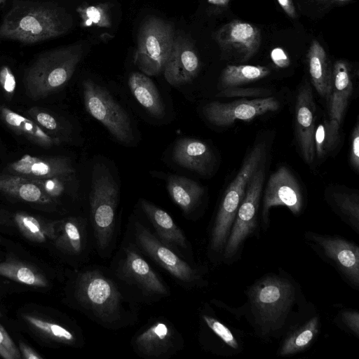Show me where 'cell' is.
<instances>
[{
	"instance_id": "cell-1",
	"label": "cell",
	"mask_w": 359,
	"mask_h": 359,
	"mask_svg": "<svg viewBox=\"0 0 359 359\" xmlns=\"http://www.w3.org/2000/svg\"><path fill=\"white\" fill-rule=\"evenodd\" d=\"M69 28L67 15L51 4L14 1L0 25V40L35 43L60 36Z\"/></svg>"
},
{
	"instance_id": "cell-2",
	"label": "cell",
	"mask_w": 359,
	"mask_h": 359,
	"mask_svg": "<svg viewBox=\"0 0 359 359\" xmlns=\"http://www.w3.org/2000/svg\"><path fill=\"white\" fill-rule=\"evenodd\" d=\"M248 295L255 323L263 334H270L285 326L294 302L296 289L289 279L268 275L257 280Z\"/></svg>"
},
{
	"instance_id": "cell-3",
	"label": "cell",
	"mask_w": 359,
	"mask_h": 359,
	"mask_svg": "<svg viewBox=\"0 0 359 359\" xmlns=\"http://www.w3.org/2000/svg\"><path fill=\"white\" fill-rule=\"evenodd\" d=\"M264 156V144H257L226 190L212 229L210 249L213 252H223L248 182Z\"/></svg>"
},
{
	"instance_id": "cell-4",
	"label": "cell",
	"mask_w": 359,
	"mask_h": 359,
	"mask_svg": "<svg viewBox=\"0 0 359 359\" xmlns=\"http://www.w3.org/2000/svg\"><path fill=\"white\" fill-rule=\"evenodd\" d=\"M174 27L156 17L148 18L142 25L137 38L134 62L147 76H156L163 72L171 53Z\"/></svg>"
},
{
	"instance_id": "cell-5",
	"label": "cell",
	"mask_w": 359,
	"mask_h": 359,
	"mask_svg": "<svg viewBox=\"0 0 359 359\" xmlns=\"http://www.w3.org/2000/svg\"><path fill=\"white\" fill-rule=\"evenodd\" d=\"M82 45L48 50L40 55L27 73V83L38 90H55L72 77L82 57Z\"/></svg>"
},
{
	"instance_id": "cell-6",
	"label": "cell",
	"mask_w": 359,
	"mask_h": 359,
	"mask_svg": "<svg viewBox=\"0 0 359 359\" xmlns=\"http://www.w3.org/2000/svg\"><path fill=\"white\" fill-rule=\"evenodd\" d=\"M83 90L87 112L121 144H131L134 135L130 119L124 109L106 89L90 79L83 81Z\"/></svg>"
},
{
	"instance_id": "cell-7",
	"label": "cell",
	"mask_w": 359,
	"mask_h": 359,
	"mask_svg": "<svg viewBox=\"0 0 359 359\" xmlns=\"http://www.w3.org/2000/svg\"><path fill=\"white\" fill-rule=\"evenodd\" d=\"M78 301L104 323L117 320L121 314V296L114 283L98 271L81 273L76 284Z\"/></svg>"
},
{
	"instance_id": "cell-8",
	"label": "cell",
	"mask_w": 359,
	"mask_h": 359,
	"mask_svg": "<svg viewBox=\"0 0 359 359\" xmlns=\"http://www.w3.org/2000/svg\"><path fill=\"white\" fill-rule=\"evenodd\" d=\"M264 180V169L258 167L248 182L223 251L224 258L227 262L236 259L245 240L253 235L257 229Z\"/></svg>"
},
{
	"instance_id": "cell-9",
	"label": "cell",
	"mask_w": 359,
	"mask_h": 359,
	"mask_svg": "<svg viewBox=\"0 0 359 359\" xmlns=\"http://www.w3.org/2000/svg\"><path fill=\"white\" fill-rule=\"evenodd\" d=\"M118 196V188L109 175L94 177L90 194V217L100 249L107 248L111 240Z\"/></svg>"
},
{
	"instance_id": "cell-10",
	"label": "cell",
	"mask_w": 359,
	"mask_h": 359,
	"mask_svg": "<svg viewBox=\"0 0 359 359\" xmlns=\"http://www.w3.org/2000/svg\"><path fill=\"white\" fill-rule=\"evenodd\" d=\"M305 238L315 250L330 262L355 289L359 287V248L339 236L323 235L311 231Z\"/></svg>"
},
{
	"instance_id": "cell-11",
	"label": "cell",
	"mask_w": 359,
	"mask_h": 359,
	"mask_svg": "<svg viewBox=\"0 0 359 359\" xmlns=\"http://www.w3.org/2000/svg\"><path fill=\"white\" fill-rule=\"evenodd\" d=\"M303 196L297 181L285 166L273 173L266 185L262 212V229L266 231L269 223V210L274 206L287 207L294 215H299L303 208Z\"/></svg>"
},
{
	"instance_id": "cell-12",
	"label": "cell",
	"mask_w": 359,
	"mask_h": 359,
	"mask_svg": "<svg viewBox=\"0 0 359 359\" xmlns=\"http://www.w3.org/2000/svg\"><path fill=\"white\" fill-rule=\"evenodd\" d=\"M278 101L273 97L251 100H242L231 102H211L203 109L207 120L217 126H227L236 120L250 121L269 111L279 108Z\"/></svg>"
},
{
	"instance_id": "cell-13",
	"label": "cell",
	"mask_w": 359,
	"mask_h": 359,
	"mask_svg": "<svg viewBox=\"0 0 359 359\" xmlns=\"http://www.w3.org/2000/svg\"><path fill=\"white\" fill-rule=\"evenodd\" d=\"M135 235L141 248L175 278L188 284L198 281L200 276L195 269L139 222L135 224Z\"/></svg>"
},
{
	"instance_id": "cell-14",
	"label": "cell",
	"mask_w": 359,
	"mask_h": 359,
	"mask_svg": "<svg viewBox=\"0 0 359 359\" xmlns=\"http://www.w3.org/2000/svg\"><path fill=\"white\" fill-rule=\"evenodd\" d=\"M215 39L226 58L245 62L258 50L261 34L255 25L234 20L217 30Z\"/></svg>"
},
{
	"instance_id": "cell-15",
	"label": "cell",
	"mask_w": 359,
	"mask_h": 359,
	"mask_svg": "<svg viewBox=\"0 0 359 359\" xmlns=\"http://www.w3.org/2000/svg\"><path fill=\"white\" fill-rule=\"evenodd\" d=\"M199 69V58L192 43L182 35L175 36L163 69L168 83L175 87L186 84L196 76Z\"/></svg>"
},
{
	"instance_id": "cell-16",
	"label": "cell",
	"mask_w": 359,
	"mask_h": 359,
	"mask_svg": "<svg viewBox=\"0 0 359 359\" xmlns=\"http://www.w3.org/2000/svg\"><path fill=\"white\" fill-rule=\"evenodd\" d=\"M121 278L149 295H167L168 291L158 274L135 250L128 248L120 269Z\"/></svg>"
},
{
	"instance_id": "cell-17",
	"label": "cell",
	"mask_w": 359,
	"mask_h": 359,
	"mask_svg": "<svg viewBox=\"0 0 359 359\" xmlns=\"http://www.w3.org/2000/svg\"><path fill=\"white\" fill-rule=\"evenodd\" d=\"M315 103L309 86L299 91L295 104L297 137L304 161L310 164L315 156Z\"/></svg>"
},
{
	"instance_id": "cell-18",
	"label": "cell",
	"mask_w": 359,
	"mask_h": 359,
	"mask_svg": "<svg viewBox=\"0 0 359 359\" xmlns=\"http://www.w3.org/2000/svg\"><path fill=\"white\" fill-rule=\"evenodd\" d=\"M353 85L348 66L344 61L334 63L330 97V129L334 140L339 139V129L352 93Z\"/></svg>"
},
{
	"instance_id": "cell-19",
	"label": "cell",
	"mask_w": 359,
	"mask_h": 359,
	"mask_svg": "<svg viewBox=\"0 0 359 359\" xmlns=\"http://www.w3.org/2000/svg\"><path fill=\"white\" fill-rule=\"evenodd\" d=\"M13 173L19 177L45 180L65 177L74 172L65 158H40L25 155L10 166Z\"/></svg>"
},
{
	"instance_id": "cell-20",
	"label": "cell",
	"mask_w": 359,
	"mask_h": 359,
	"mask_svg": "<svg viewBox=\"0 0 359 359\" xmlns=\"http://www.w3.org/2000/svg\"><path fill=\"white\" fill-rule=\"evenodd\" d=\"M212 152L209 146L194 138H181L173 149V159L179 165L205 174L212 161Z\"/></svg>"
},
{
	"instance_id": "cell-21",
	"label": "cell",
	"mask_w": 359,
	"mask_h": 359,
	"mask_svg": "<svg viewBox=\"0 0 359 359\" xmlns=\"http://www.w3.org/2000/svg\"><path fill=\"white\" fill-rule=\"evenodd\" d=\"M173 339L171 327L165 322L158 320L135 337L134 346L140 353L159 357L170 349Z\"/></svg>"
},
{
	"instance_id": "cell-22",
	"label": "cell",
	"mask_w": 359,
	"mask_h": 359,
	"mask_svg": "<svg viewBox=\"0 0 359 359\" xmlns=\"http://www.w3.org/2000/svg\"><path fill=\"white\" fill-rule=\"evenodd\" d=\"M140 205L163 243L170 248H187L183 232L168 212L144 199L140 200Z\"/></svg>"
},
{
	"instance_id": "cell-23",
	"label": "cell",
	"mask_w": 359,
	"mask_h": 359,
	"mask_svg": "<svg viewBox=\"0 0 359 359\" xmlns=\"http://www.w3.org/2000/svg\"><path fill=\"white\" fill-rule=\"evenodd\" d=\"M131 93L140 105L156 118L165 115V107L161 96L151 79L140 72H133L128 78Z\"/></svg>"
},
{
	"instance_id": "cell-24",
	"label": "cell",
	"mask_w": 359,
	"mask_h": 359,
	"mask_svg": "<svg viewBox=\"0 0 359 359\" xmlns=\"http://www.w3.org/2000/svg\"><path fill=\"white\" fill-rule=\"evenodd\" d=\"M311 79L316 90L322 97H328L332 78L329 60L320 43L313 40L307 54Z\"/></svg>"
},
{
	"instance_id": "cell-25",
	"label": "cell",
	"mask_w": 359,
	"mask_h": 359,
	"mask_svg": "<svg viewBox=\"0 0 359 359\" xmlns=\"http://www.w3.org/2000/svg\"><path fill=\"white\" fill-rule=\"evenodd\" d=\"M167 189L170 198L185 213H189L198 203L204 189L196 182L179 175H170Z\"/></svg>"
},
{
	"instance_id": "cell-26",
	"label": "cell",
	"mask_w": 359,
	"mask_h": 359,
	"mask_svg": "<svg viewBox=\"0 0 359 359\" xmlns=\"http://www.w3.org/2000/svg\"><path fill=\"white\" fill-rule=\"evenodd\" d=\"M320 319L314 316L291 332L283 341L278 355L287 356L306 349L314 341L320 330Z\"/></svg>"
},
{
	"instance_id": "cell-27",
	"label": "cell",
	"mask_w": 359,
	"mask_h": 359,
	"mask_svg": "<svg viewBox=\"0 0 359 359\" xmlns=\"http://www.w3.org/2000/svg\"><path fill=\"white\" fill-rule=\"evenodd\" d=\"M14 219L21 233L32 242L43 243L57 236L58 229L55 223L22 212L16 213Z\"/></svg>"
},
{
	"instance_id": "cell-28",
	"label": "cell",
	"mask_w": 359,
	"mask_h": 359,
	"mask_svg": "<svg viewBox=\"0 0 359 359\" xmlns=\"http://www.w3.org/2000/svg\"><path fill=\"white\" fill-rule=\"evenodd\" d=\"M0 276L30 286H48V280L40 271L29 264L16 260L1 262Z\"/></svg>"
},
{
	"instance_id": "cell-29",
	"label": "cell",
	"mask_w": 359,
	"mask_h": 359,
	"mask_svg": "<svg viewBox=\"0 0 359 359\" xmlns=\"http://www.w3.org/2000/svg\"><path fill=\"white\" fill-rule=\"evenodd\" d=\"M270 74L266 67L248 65H228L221 76V85L224 88L252 82Z\"/></svg>"
},
{
	"instance_id": "cell-30",
	"label": "cell",
	"mask_w": 359,
	"mask_h": 359,
	"mask_svg": "<svg viewBox=\"0 0 359 359\" xmlns=\"http://www.w3.org/2000/svg\"><path fill=\"white\" fill-rule=\"evenodd\" d=\"M54 241L60 250L70 255L79 254L83 248V233L80 222L75 218L65 219L58 228Z\"/></svg>"
},
{
	"instance_id": "cell-31",
	"label": "cell",
	"mask_w": 359,
	"mask_h": 359,
	"mask_svg": "<svg viewBox=\"0 0 359 359\" xmlns=\"http://www.w3.org/2000/svg\"><path fill=\"white\" fill-rule=\"evenodd\" d=\"M334 208L344 222L359 233V196L358 194L334 192L332 195Z\"/></svg>"
},
{
	"instance_id": "cell-32",
	"label": "cell",
	"mask_w": 359,
	"mask_h": 359,
	"mask_svg": "<svg viewBox=\"0 0 359 359\" xmlns=\"http://www.w3.org/2000/svg\"><path fill=\"white\" fill-rule=\"evenodd\" d=\"M22 316L32 327L53 340L68 344L75 341L73 333L59 324L28 314H24Z\"/></svg>"
},
{
	"instance_id": "cell-33",
	"label": "cell",
	"mask_w": 359,
	"mask_h": 359,
	"mask_svg": "<svg viewBox=\"0 0 359 359\" xmlns=\"http://www.w3.org/2000/svg\"><path fill=\"white\" fill-rule=\"evenodd\" d=\"M107 4L81 6L77 9L85 26L95 25L99 27L108 28L111 25Z\"/></svg>"
},
{
	"instance_id": "cell-34",
	"label": "cell",
	"mask_w": 359,
	"mask_h": 359,
	"mask_svg": "<svg viewBox=\"0 0 359 359\" xmlns=\"http://www.w3.org/2000/svg\"><path fill=\"white\" fill-rule=\"evenodd\" d=\"M0 189L27 202H50V198L43 195L41 187L36 183L27 182L19 185H0Z\"/></svg>"
},
{
	"instance_id": "cell-35",
	"label": "cell",
	"mask_w": 359,
	"mask_h": 359,
	"mask_svg": "<svg viewBox=\"0 0 359 359\" xmlns=\"http://www.w3.org/2000/svg\"><path fill=\"white\" fill-rule=\"evenodd\" d=\"M336 142L332 136L329 121H324L319 124L314 133V147L318 156H325Z\"/></svg>"
},
{
	"instance_id": "cell-36",
	"label": "cell",
	"mask_w": 359,
	"mask_h": 359,
	"mask_svg": "<svg viewBox=\"0 0 359 359\" xmlns=\"http://www.w3.org/2000/svg\"><path fill=\"white\" fill-rule=\"evenodd\" d=\"M203 320L207 326L228 346L233 349L238 348V343L231 330L217 318L203 315Z\"/></svg>"
},
{
	"instance_id": "cell-37",
	"label": "cell",
	"mask_w": 359,
	"mask_h": 359,
	"mask_svg": "<svg viewBox=\"0 0 359 359\" xmlns=\"http://www.w3.org/2000/svg\"><path fill=\"white\" fill-rule=\"evenodd\" d=\"M4 114L6 121L11 126L17 128L25 133H29L34 135V134L39 137V135L46 136L42 133L41 130H34V126H35L30 121L25 118L20 116L19 114L8 111L7 109L4 111Z\"/></svg>"
},
{
	"instance_id": "cell-38",
	"label": "cell",
	"mask_w": 359,
	"mask_h": 359,
	"mask_svg": "<svg viewBox=\"0 0 359 359\" xmlns=\"http://www.w3.org/2000/svg\"><path fill=\"white\" fill-rule=\"evenodd\" d=\"M0 356L4 359H20V350L0 324Z\"/></svg>"
},
{
	"instance_id": "cell-39",
	"label": "cell",
	"mask_w": 359,
	"mask_h": 359,
	"mask_svg": "<svg viewBox=\"0 0 359 359\" xmlns=\"http://www.w3.org/2000/svg\"><path fill=\"white\" fill-rule=\"evenodd\" d=\"M341 321L357 337L359 336V313L355 310H345L340 314Z\"/></svg>"
},
{
	"instance_id": "cell-40",
	"label": "cell",
	"mask_w": 359,
	"mask_h": 359,
	"mask_svg": "<svg viewBox=\"0 0 359 359\" xmlns=\"http://www.w3.org/2000/svg\"><path fill=\"white\" fill-rule=\"evenodd\" d=\"M351 163L357 171L359 168V126L357 123L352 133Z\"/></svg>"
},
{
	"instance_id": "cell-41",
	"label": "cell",
	"mask_w": 359,
	"mask_h": 359,
	"mask_svg": "<svg viewBox=\"0 0 359 359\" xmlns=\"http://www.w3.org/2000/svg\"><path fill=\"white\" fill-rule=\"evenodd\" d=\"M0 81L4 90L8 93H13L15 88V79L7 67H4L0 72Z\"/></svg>"
},
{
	"instance_id": "cell-42",
	"label": "cell",
	"mask_w": 359,
	"mask_h": 359,
	"mask_svg": "<svg viewBox=\"0 0 359 359\" xmlns=\"http://www.w3.org/2000/svg\"><path fill=\"white\" fill-rule=\"evenodd\" d=\"M40 184L47 194L50 196H57L62 190V186L56 178L40 180Z\"/></svg>"
},
{
	"instance_id": "cell-43",
	"label": "cell",
	"mask_w": 359,
	"mask_h": 359,
	"mask_svg": "<svg viewBox=\"0 0 359 359\" xmlns=\"http://www.w3.org/2000/svg\"><path fill=\"white\" fill-rule=\"evenodd\" d=\"M271 57L273 62L279 67H286L290 65V59L281 48H275L271 50Z\"/></svg>"
},
{
	"instance_id": "cell-44",
	"label": "cell",
	"mask_w": 359,
	"mask_h": 359,
	"mask_svg": "<svg viewBox=\"0 0 359 359\" xmlns=\"http://www.w3.org/2000/svg\"><path fill=\"white\" fill-rule=\"evenodd\" d=\"M37 121L48 130H55L57 127L56 120L50 114L40 112L36 115Z\"/></svg>"
},
{
	"instance_id": "cell-45",
	"label": "cell",
	"mask_w": 359,
	"mask_h": 359,
	"mask_svg": "<svg viewBox=\"0 0 359 359\" xmlns=\"http://www.w3.org/2000/svg\"><path fill=\"white\" fill-rule=\"evenodd\" d=\"M19 350L22 357L25 359H42L38 353L34 351L31 347L28 346L22 342L19 343Z\"/></svg>"
},
{
	"instance_id": "cell-46",
	"label": "cell",
	"mask_w": 359,
	"mask_h": 359,
	"mask_svg": "<svg viewBox=\"0 0 359 359\" xmlns=\"http://www.w3.org/2000/svg\"><path fill=\"white\" fill-rule=\"evenodd\" d=\"M284 11L290 17H296V11L292 0H277Z\"/></svg>"
},
{
	"instance_id": "cell-47",
	"label": "cell",
	"mask_w": 359,
	"mask_h": 359,
	"mask_svg": "<svg viewBox=\"0 0 359 359\" xmlns=\"http://www.w3.org/2000/svg\"><path fill=\"white\" fill-rule=\"evenodd\" d=\"M230 0H208V2L216 6H226Z\"/></svg>"
},
{
	"instance_id": "cell-48",
	"label": "cell",
	"mask_w": 359,
	"mask_h": 359,
	"mask_svg": "<svg viewBox=\"0 0 359 359\" xmlns=\"http://www.w3.org/2000/svg\"><path fill=\"white\" fill-rule=\"evenodd\" d=\"M6 1V0H0V5L4 4Z\"/></svg>"
},
{
	"instance_id": "cell-49",
	"label": "cell",
	"mask_w": 359,
	"mask_h": 359,
	"mask_svg": "<svg viewBox=\"0 0 359 359\" xmlns=\"http://www.w3.org/2000/svg\"><path fill=\"white\" fill-rule=\"evenodd\" d=\"M334 1H349V0H334Z\"/></svg>"
},
{
	"instance_id": "cell-50",
	"label": "cell",
	"mask_w": 359,
	"mask_h": 359,
	"mask_svg": "<svg viewBox=\"0 0 359 359\" xmlns=\"http://www.w3.org/2000/svg\"><path fill=\"white\" fill-rule=\"evenodd\" d=\"M0 316H1V312H0Z\"/></svg>"
}]
</instances>
